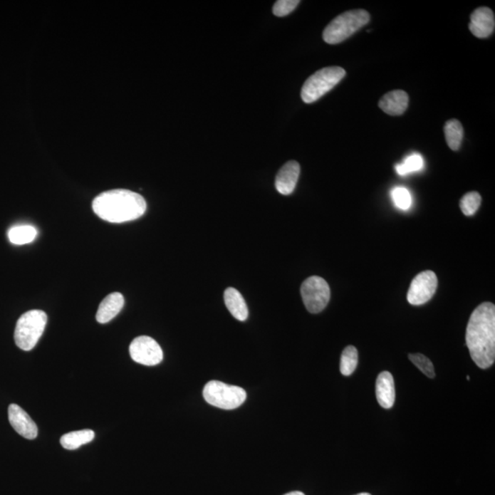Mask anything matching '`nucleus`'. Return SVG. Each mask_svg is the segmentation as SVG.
Instances as JSON below:
<instances>
[{
	"label": "nucleus",
	"instance_id": "f257e3e1",
	"mask_svg": "<svg viewBox=\"0 0 495 495\" xmlns=\"http://www.w3.org/2000/svg\"><path fill=\"white\" fill-rule=\"evenodd\" d=\"M466 344L476 365L487 369L495 360V306L482 303L472 313L466 330Z\"/></svg>",
	"mask_w": 495,
	"mask_h": 495
},
{
	"label": "nucleus",
	"instance_id": "f03ea898",
	"mask_svg": "<svg viewBox=\"0 0 495 495\" xmlns=\"http://www.w3.org/2000/svg\"><path fill=\"white\" fill-rule=\"evenodd\" d=\"M92 207L105 222L124 223L140 218L146 212L147 204L145 198L135 192L115 189L99 194Z\"/></svg>",
	"mask_w": 495,
	"mask_h": 495
},
{
	"label": "nucleus",
	"instance_id": "7ed1b4c3",
	"mask_svg": "<svg viewBox=\"0 0 495 495\" xmlns=\"http://www.w3.org/2000/svg\"><path fill=\"white\" fill-rule=\"evenodd\" d=\"M370 19V14L364 9L344 12L325 27L323 39L328 44L343 43L360 28L369 24Z\"/></svg>",
	"mask_w": 495,
	"mask_h": 495
},
{
	"label": "nucleus",
	"instance_id": "20e7f679",
	"mask_svg": "<svg viewBox=\"0 0 495 495\" xmlns=\"http://www.w3.org/2000/svg\"><path fill=\"white\" fill-rule=\"evenodd\" d=\"M47 315L41 311H31L24 313L16 325L14 340L20 349L25 351L33 350L46 330Z\"/></svg>",
	"mask_w": 495,
	"mask_h": 495
},
{
	"label": "nucleus",
	"instance_id": "39448f33",
	"mask_svg": "<svg viewBox=\"0 0 495 495\" xmlns=\"http://www.w3.org/2000/svg\"><path fill=\"white\" fill-rule=\"evenodd\" d=\"M346 75V71L340 66L325 67L318 70L305 82L301 98L305 103L311 104L323 97L336 86Z\"/></svg>",
	"mask_w": 495,
	"mask_h": 495
},
{
	"label": "nucleus",
	"instance_id": "423d86ee",
	"mask_svg": "<svg viewBox=\"0 0 495 495\" xmlns=\"http://www.w3.org/2000/svg\"><path fill=\"white\" fill-rule=\"evenodd\" d=\"M203 395L207 403L225 410H236L247 398L244 389L219 381L207 382L204 387Z\"/></svg>",
	"mask_w": 495,
	"mask_h": 495
},
{
	"label": "nucleus",
	"instance_id": "0eeeda50",
	"mask_svg": "<svg viewBox=\"0 0 495 495\" xmlns=\"http://www.w3.org/2000/svg\"><path fill=\"white\" fill-rule=\"evenodd\" d=\"M301 296L306 308L312 314L323 311L330 300V288L323 278L311 276L301 286Z\"/></svg>",
	"mask_w": 495,
	"mask_h": 495
},
{
	"label": "nucleus",
	"instance_id": "6e6552de",
	"mask_svg": "<svg viewBox=\"0 0 495 495\" xmlns=\"http://www.w3.org/2000/svg\"><path fill=\"white\" fill-rule=\"evenodd\" d=\"M130 354L134 362L145 366L157 365L164 359L162 348L148 336H140L133 340L130 346Z\"/></svg>",
	"mask_w": 495,
	"mask_h": 495
},
{
	"label": "nucleus",
	"instance_id": "1a4fd4ad",
	"mask_svg": "<svg viewBox=\"0 0 495 495\" xmlns=\"http://www.w3.org/2000/svg\"><path fill=\"white\" fill-rule=\"evenodd\" d=\"M437 278L432 271H424L417 274L412 281L407 293V300L411 305L421 306L429 301L435 295Z\"/></svg>",
	"mask_w": 495,
	"mask_h": 495
},
{
	"label": "nucleus",
	"instance_id": "9d476101",
	"mask_svg": "<svg viewBox=\"0 0 495 495\" xmlns=\"http://www.w3.org/2000/svg\"><path fill=\"white\" fill-rule=\"evenodd\" d=\"M9 420L16 432L27 439H36L38 427L31 417L18 405L9 407Z\"/></svg>",
	"mask_w": 495,
	"mask_h": 495
},
{
	"label": "nucleus",
	"instance_id": "9b49d317",
	"mask_svg": "<svg viewBox=\"0 0 495 495\" xmlns=\"http://www.w3.org/2000/svg\"><path fill=\"white\" fill-rule=\"evenodd\" d=\"M495 28L494 11L491 9L481 7L475 9L471 16L469 24V31L475 37L487 38L493 34Z\"/></svg>",
	"mask_w": 495,
	"mask_h": 495
},
{
	"label": "nucleus",
	"instance_id": "f8f14e48",
	"mask_svg": "<svg viewBox=\"0 0 495 495\" xmlns=\"http://www.w3.org/2000/svg\"><path fill=\"white\" fill-rule=\"evenodd\" d=\"M300 175V165L296 161H289L280 169L276 178V190L283 196L295 191Z\"/></svg>",
	"mask_w": 495,
	"mask_h": 495
},
{
	"label": "nucleus",
	"instance_id": "ddd939ff",
	"mask_svg": "<svg viewBox=\"0 0 495 495\" xmlns=\"http://www.w3.org/2000/svg\"><path fill=\"white\" fill-rule=\"evenodd\" d=\"M376 397L378 403L385 410L392 407L395 401L394 377L389 372L380 373L376 381Z\"/></svg>",
	"mask_w": 495,
	"mask_h": 495
},
{
	"label": "nucleus",
	"instance_id": "4468645a",
	"mask_svg": "<svg viewBox=\"0 0 495 495\" xmlns=\"http://www.w3.org/2000/svg\"><path fill=\"white\" fill-rule=\"evenodd\" d=\"M410 97L407 92L403 90H394L388 92L383 95L379 101V108L386 114L391 116H399L404 114L408 107Z\"/></svg>",
	"mask_w": 495,
	"mask_h": 495
},
{
	"label": "nucleus",
	"instance_id": "2eb2a0df",
	"mask_svg": "<svg viewBox=\"0 0 495 495\" xmlns=\"http://www.w3.org/2000/svg\"><path fill=\"white\" fill-rule=\"evenodd\" d=\"M124 297L120 293H113L105 297L103 301L99 305L97 313L98 323L106 324L113 321L123 308Z\"/></svg>",
	"mask_w": 495,
	"mask_h": 495
},
{
	"label": "nucleus",
	"instance_id": "dca6fc26",
	"mask_svg": "<svg viewBox=\"0 0 495 495\" xmlns=\"http://www.w3.org/2000/svg\"><path fill=\"white\" fill-rule=\"evenodd\" d=\"M224 301L226 308L237 321H245L249 317L247 304L244 296L237 289L229 288L225 290Z\"/></svg>",
	"mask_w": 495,
	"mask_h": 495
},
{
	"label": "nucleus",
	"instance_id": "f3484780",
	"mask_svg": "<svg viewBox=\"0 0 495 495\" xmlns=\"http://www.w3.org/2000/svg\"><path fill=\"white\" fill-rule=\"evenodd\" d=\"M95 432L90 429L73 431L61 437V445L66 449L75 450L93 442Z\"/></svg>",
	"mask_w": 495,
	"mask_h": 495
},
{
	"label": "nucleus",
	"instance_id": "a211bd4d",
	"mask_svg": "<svg viewBox=\"0 0 495 495\" xmlns=\"http://www.w3.org/2000/svg\"><path fill=\"white\" fill-rule=\"evenodd\" d=\"M37 229L33 226H16L9 229L8 233L9 241L15 245L31 244L36 238Z\"/></svg>",
	"mask_w": 495,
	"mask_h": 495
},
{
	"label": "nucleus",
	"instance_id": "6ab92c4d",
	"mask_svg": "<svg viewBox=\"0 0 495 495\" xmlns=\"http://www.w3.org/2000/svg\"><path fill=\"white\" fill-rule=\"evenodd\" d=\"M446 142L452 151H458L461 148L463 140V127L462 123L457 120H450L447 121L445 127Z\"/></svg>",
	"mask_w": 495,
	"mask_h": 495
},
{
	"label": "nucleus",
	"instance_id": "aec40b11",
	"mask_svg": "<svg viewBox=\"0 0 495 495\" xmlns=\"http://www.w3.org/2000/svg\"><path fill=\"white\" fill-rule=\"evenodd\" d=\"M359 362V355L358 350L354 346H348L343 350V355L340 359V372L344 376H350L353 375L354 370H356Z\"/></svg>",
	"mask_w": 495,
	"mask_h": 495
},
{
	"label": "nucleus",
	"instance_id": "412c9836",
	"mask_svg": "<svg viewBox=\"0 0 495 495\" xmlns=\"http://www.w3.org/2000/svg\"><path fill=\"white\" fill-rule=\"evenodd\" d=\"M423 166L424 160L422 156L418 155V153H414V155L408 156L405 160L403 164L396 165L395 170L398 174L407 175L410 174V172L420 171Z\"/></svg>",
	"mask_w": 495,
	"mask_h": 495
},
{
	"label": "nucleus",
	"instance_id": "4be33fe9",
	"mask_svg": "<svg viewBox=\"0 0 495 495\" xmlns=\"http://www.w3.org/2000/svg\"><path fill=\"white\" fill-rule=\"evenodd\" d=\"M481 203V194L477 192H471L462 198L459 206H461L462 212L465 216H472L477 212Z\"/></svg>",
	"mask_w": 495,
	"mask_h": 495
},
{
	"label": "nucleus",
	"instance_id": "5701e85b",
	"mask_svg": "<svg viewBox=\"0 0 495 495\" xmlns=\"http://www.w3.org/2000/svg\"><path fill=\"white\" fill-rule=\"evenodd\" d=\"M408 358L424 375L431 379L435 378V370H434L433 363H431L429 358L420 353L410 354Z\"/></svg>",
	"mask_w": 495,
	"mask_h": 495
},
{
	"label": "nucleus",
	"instance_id": "b1692460",
	"mask_svg": "<svg viewBox=\"0 0 495 495\" xmlns=\"http://www.w3.org/2000/svg\"><path fill=\"white\" fill-rule=\"evenodd\" d=\"M392 201L395 207L399 209L407 210L412 206V196L410 192L405 187H395L391 192Z\"/></svg>",
	"mask_w": 495,
	"mask_h": 495
},
{
	"label": "nucleus",
	"instance_id": "393cba45",
	"mask_svg": "<svg viewBox=\"0 0 495 495\" xmlns=\"http://www.w3.org/2000/svg\"><path fill=\"white\" fill-rule=\"evenodd\" d=\"M299 3L298 0H278L274 3L273 14L277 17H284L295 11Z\"/></svg>",
	"mask_w": 495,
	"mask_h": 495
},
{
	"label": "nucleus",
	"instance_id": "a878e982",
	"mask_svg": "<svg viewBox=\"0 0 495 495\" xmlns=\"http://www.w3.org/2000/svg\"><path fill=\"white\" fill-rule=\"evenodd\" d=\"M284 495H305V494L301 493V491H291V493Z\"/></svg>",
	"mask_w": 495,
	"mask_h": 495
},
{
	"label": "nucleus",
	"instance_id": "bb28decb",
	"mask_svg": "<svg viewBox=\"0 0 495 495\" xmlns=\"http://www.w3.org/2000/svg\"><path fill=\"white\" fill-rule=\"evenodd\" d=\"M356 495H372V494H367V493H362V494H356Z\"/></svg>",
	"mask_w": 495,
	"mask_h": 495
},
{
	"label": "nucleus",
	"instance_id": "cd10ccee",
	"mask_svg": "<svg viewBox=\"0 0 495 495\" xmlns=\"http://www.w3.org/2000/svg\"><path fill=\"white\" fill-rule=\"evenodd\" d=\"M469 379H471V377L467 376V380H469Z\"/></svg>",
	"mask_w": 495,
	"mask_h": 495
}]
</instances>
